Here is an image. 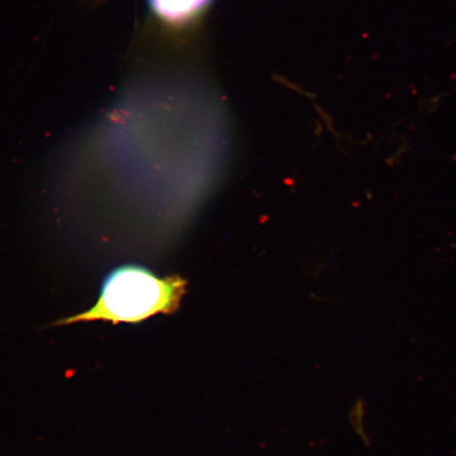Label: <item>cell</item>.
I'll return each instance as SVG.
<instances>
[{"instance_id": "1", "label": "cell", "mask_w": 456, "mask_h": 456, "mask_svg": "<svg viewBox=\"0 0 456 456\" xmlns=\"http://www.w3.org/2000/svg\"><path fill=\"white\" fill-rule=\"evenodd\" d=\"M180 276L159 278L139 265H124L108 273L98 300L89 310L60 319L54 327L85 322L138 324L178 311L186 293Z\"/></svg>"}, {"instance_id": "2", "label": "cell", "mask_w": 456, "mask_h": 456, "mask_svg": "<svg viewBox=\"0 0 456 456\" xmlns=\"http://www.w3.org/2000/svg\"><path fill=\"white\" fill-rule=\"evenodd\" d=\"M153 11L163 20L183 22L201 12L209 0H150Z\"/></svg>"}]
</instances>
